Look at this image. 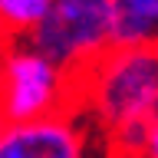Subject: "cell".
<instances>
[{"instance_id": "1", "label": "cell", "mask_w": 158, "mask_h": 158, "mask_svg": "<svg viewBox=\"0 0 158 158\" xmlns=\"http://www.w3.org/2000/svg\"><path fill=\"white\" fill-rule=\"evenodd\" d=\"M109 155L145 158V128L158 115V46H115L82 73V102Z\"/></svg>"}, {"instance_id": "2", "label": "cell", "mask_w": 158, "mask_h": 158, "mask_svg": "<svg viewBox=\"0 0 158 158\" xmlns=\"http://www.w3.org/2000/svg\"><path fill=\"white\" fill-rule=\"evenodd\" d=\"M82 76L30 40H3V122H33L79 109Z\"/></svg>"}, {"instance_id": "3", "label": "cell", "mask_w": 158, "mask_h": 158, "mask_svg": "<svg viewBox=\"0 0 158 158\" xmlns=\"http://www.w3.org/2000/svg\"><path fill=\"white\" fill-rule=\"evenodd\" d=\"M30 43L82 76L118 46V0H56Z\"/></svg>"}, {"instance_id": "4", "label": "cell", "mask_w": 158, "mask_h": 158, "mask_svg": "<svg viewBox=\"0 0 158 158\" xmlns=\"http://www.w3.org/2000/svg\"><path fill=\"white\" fill-rule=\"evenodd\" d=\"M0 158H109L106 138L82 109L33 122H3Z\"/></svg>"}, {"instance_id": "5", "label": "cell", "mask_w": 158, "mask_h": 158, "mask_svg": "<svg viewBox=\"0 0 158 158\" xmlns=\"http://www.w3.org/2000/svg\"><path fill=\"white\" fill-rule=\"evenodd\" d=\"M118 46H158V0H118Z\"/></svg>"}, {"instance_id": "6", "label": "cell", "mask_w": 158, "mask_h": 158, "mask_svg": "<svg viewBox=\"0 0 158 158\" xmlns=\"http://www.w3.org/2000/svg\"><path fill=\"white\" fill-rule=\"evenodd\" d=\"M56 0H0L3 40H30L43 27Z\"/></svg>"}, {"instance_id": "7", "label": "cell", "mask_w": 158, "mask_h": 158, "mask_svg": "<svg viewBox=\"0 0 158 158\" xmlns=\"http://www.w3.org/2000/svg\"><path fill=\"white\" fill-rule=\"evenodd\" d=\"M145 158H158V115H152L145 128Z\"/></svg>"}, {"instance_id": "8", "label": "cell", "mask_w": 158, "mask_h": 158, "mask_svg": "<svg viewBox=\"0 0 158 158\" xmlns=\"http://www.w3.org/2000/svg\"><path fill=\"white\" fill-rule=\"evenodd\" d=\"M109 158H125V155H109Z\"/></svg>"}]
</instances>
